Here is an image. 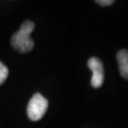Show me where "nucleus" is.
<instances>
[{
	"instance_id": "39448f33",
	"label": "nucleus",
	"mask_w": 128,
	"mask_h": 128,
	"mask_svg": "<svg viewBox=\"0 0 128 128\" xmlns=\"http://www.w3.org/2000/svg\"><path fill=\"white\" fill-rule=\"evenodd\" d=\"M8 76H9V69L3 63L0 62V86L4 84Z\"/></svg>"
},
{
	"instance_id": "20e7f679",
	"label": "nucleus",
	"mask_w": 128,
	"mask_h": 128,
	"mask_svg": "<svg viewBox=\"0 0 128 128\" xmlns=\"http://www.w3.org/2000/svg\"><path fill=\"white\" fill-rule=\"evenodd\" d=\"M117 60L119 63L120 75L128 80V51L126 50H122L117 54Z\"/></svg>"
},
{
	"instance_id": "f03ea898",
	"label": "nucleus",
	"mask_w": 128,
	"mask_h": 128,
	"mask_svg": "<svg viewBox=\"0 0 128 128\" xmlns=\"http://www.w3.org/2000/svg\"><path fill=\"white\" fill-rule=\"evenodd\" d=\"M48 107V102L40 93L34 94L28 104V116L30 120L37 122L45 116Z\"/></svg>"
},
{
	"instance_id": "f257e3e1",
	"label": "nucleus",
	"mask_w": 128,
	"mask_h": 128,
	"mask_svg": "<svg viewBox=\"0 0 128 128\" xmlns=\"http://www.w3.org/2000/svg\"><path fill=\"white\" fill-rule=\"evenodd\" d=\"M35 25L32 21H26L21 25V28L12 37V46L14 50L27 53L32 50L34 48V42L30 38V34L34 30Z\"/></svg>"
},
{
	"instance_id": "7ed1b4c3",
	"label": "nucleus",
	"mask_w": 128,
	"mask_h": 128,
	"mask_svg": "<svg viewBox=\"0 0 128 128\" xmlns=\"http://www.w3.org/2000/svg\"><path fill=\"white\" fill-rule=\"evenodd\" d=\"M87 66L92 71L91 86L94 88L101 87L104 81V69L102 62L96 57H92L88 60Z\"/></svg>"
},
{
	"instance_id": "423d86ee",
	"label": "nucleus",
	"mask_w": 128,
	"mask_h": 128,
	"mask_svg": "<svg viewBox=\"0 0 128 128\" xmlns=\"http://www.w3.org/2000/svg\"><path fill=\"white\" fill-rule=\"evenodd\" d=\"M96 3L104 7H107V6H111L112 4H114V1L113 0H98L96 1Z\"/></svg>"
}]
</instances>
